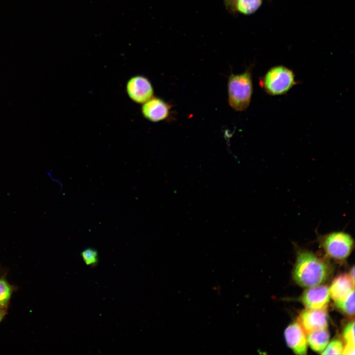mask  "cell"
Returning a JSON list of instances; mask_svg holds the SVG:
<instances>
[{"instance_id": "obj_1", "label": "cell", "mask_w": 355, "mask_h": 355, "mask_svg": "<svg viewBox=\"0 0 355 355\" xmlns=\"http://www.w3.org/2000/svg\"><path fill=\"white\" fill-rule=\"evenodd\" d=\"M327 264L313 252L306 250L298 252L293 272L295 282L303 287L319 285L328 274Z\"/></svg>"}, {"instance_id": "obj_2", "label": "cell", "mask_w": 355, "mask_h": 355, "mask_svg": "<svg viewBox=\"0 0 355 355\" xmlns=\"http://www.w3.org/2000/svg\"><path fill=\"white\" fill-rule=\"evenodd\" d=\"M252 91L249 71L241 74L230 75L228 81V102L233 109L238 111L246 110L250 104Z\"/></svg>"}, {"instance_id": "obj_3", "label": "cell", "mask_w": 355, "mask_h": 355, "mask_svg": "<svg viewBox=\"0 0 355 355\" xmlns=\"http://www.w3.org/2000/svg\"><path fill=\"white\" fill-rule=\"evenodd\" d=\"M296 83L293 71L283 66L269 69L260 81L264 90L272 96L285 94Z\"/></svg>"}, {"instance_id": "obj_4", "label": "cell", "mask_w": 355, "mask_h": 355, "mask_svg": "<svg viewBox=\"0 0 355 355\" xmlns=\"http://www.w3.org/2000/svg\"><path fill=\"white\" fill-rule=\"evenodd\" d=\"M319 241L325 253L336 259L348 257L354 247L352 236L343 231H336L319 235Z\"/></svg>"}, {"instance_id": "obj_5", "label": "cell", "mask_w": 355, "mask_h": 355, "mask_svg": "<svg viewBox=\"0 0 355 355\" xmlns=\"http://www.w3.org/2000/svg\"><path fill=\"white\" fill-rule=\"evenodd\" d=\"M125 88L129 99L136 104L142 105L154 96L151 82L142 75L131 76L127 80Z\"/></svg>"}, {"instance_id": "obj_6", "label": "cell", "mask_w": 355, "mask_h": 355, "mask_svg": "<svg viewBox=\"0 0 355 355\" xmlns=\"http://www.w3.org/2000/svg\"><path fill=\"white\" fill-rule=\"evenodd\" d=\"M297 322L306 334L316 330L327 329V315L325 309L303 310L298 318Z\"/></svg>"}, {"instance_id": "obj_7", "label": "cell", "mask_w": 355, "mask_h": 355, "mask_svg": "<svg viewBox=\"0 0 355 355\" xmlns=\"http://www.w3.org/2000/svg\"><path fill=\"white\" fill-rule=\"evenodd\" d=\"M170 106L163 99L153 97L142 105L141 112L147 120L157 122L167 119L170 114Z\"/></svg>"}, {"instance_id": "obj_8", "label": "cell", "mask_w": 355, "mask_h": 355, "mask_svg": "<svg viewBox=\"0 0 355 355\" xmlns=\"http://www.w3.org/2000/svg\"><path fill=\"white\" fill-rule=\"evenodd\" d=\"M329 287L326 285H317L306 289L301 300L308 309H326L329 301Z\"/></svg>"}, {"instance_id": "obj_9", "label": "cell", "mask_w": 355, "mask_h": 355, "mask_svg": "<svg viewBox=\"0 0 355 355\" xmlns=\"http://www.w3.org/2000/svg\"><path fill=\"white\" fill-rule=\"evenodd\" d=\"M306 334L298 322L290 324L285 330L284 336L286 343L295 354H307L308 343Z\"/></svg>"}, {"instance_id": "obj_10", "label": "cell", "mask_w": 355, "mask_h": 355, "mask_svg": "<svg viewBox=\"0 0 355 355\" xmlns=\"http://www.w3.org/2000/svg\"><path fill=\"white\" fill-rule=\"evenodd\" d=\"M354 284L349 274H344L337 277L329 288L330 296L334 301L347 296L354 290Z\"/></svg>"}, {"instance_id": "obj_11", "label": "cell", "mask_w": 355, "mask_h": 355, "mask_svg": "<svg viewBox=\"0 0 355 355\" xmlns=\"http://www.w3.org/2000/svg\"><path fill=\"white\" fill-rule=\"evenodd\" d=\"M307 343L314 351L320 353L327 345L329 334L327 329H322L307 334Z\"/></svg>"}, {"instance_id": "obj_12", "label": "cell", "mask_w": 355, "mask_h": 355, "mask_svg": "<svg viewBox=\"0 0 355 355\" xmlns=\"http://www.w3.org/2000/svg\"><path fill=\"white\" fill-rule=\"evenodd\" d=\"M262 0H236L235 12L244 15H250L256 12L261 6Z\"/></svg>"}, {"instance_id": "obj_13", "label": "cell", "mask_w": 355, "mask_h": 355, "mask_svg": "<svg viewBox=\"0 0 355 355\" xmlns=\"http://www.w3.org/2000/svg\"><path fill=\"white\" fill-rule=\"evenodd\" d=\"M335 305L340 311L349 316L355 314V290L351 291L347 296L336 300Z\"/></svg>"}, {"instance_id": "obj_14", "label": "cell", "mask_w": 355, "mask_h": 355, "mask_svg": "<svg viewBox=\"0 0 355 355\" xmlns=\"http://www.w3.org/2000/svg\"><path fill=\"white\" fill-rule=\"evenodd\" d=\"M13 288L5 279L0 278V308L7 310Z\"/></svg>"}, {"instance_id": "obj_15", "label": "cell", "mask_w": 355, "mask_h": 355, "mask_svg": "<svg viewBox=\"0 0 355 355\" xmlns=\"http://www.w3.org/2000/svg\"><path fill=\"white\" fill-rule=\"evenodd\" d=\"M80 256L87 266L95 267L99 263V254L95 248H86L81 251Z\"/></svg>"}, {"instance_id": "obj_16", "label": "cell", "mask_w": 355, "mask_h": 355, "mask_svg": "<svg viewBox=\"0 0 355 355\" xmlns=\"http://www.w3.org/2000/svg\"><path fill=\"white\" fill-rule=\"evenodd\" d=\"M343 344L340 340L332 341L325 348L322 355H341L343 350Z\"/></svg>"}, {"instance_id": "obj_17", "label": "cell", "mask_w": 355, "mask_h": 355, "mask_svg": "<svg viewBox=\"0 0 355 355\" xmlns=\"http://www.w3.org/2000/svg\"><path fill=\"white\" fill-rule=\"evenodd\" d=\"M343 337L346 343L355 344V322H350L344 329Z\"/></svg>"}, {"instance_id": "obj_18", "label": "cell", "mask_w": 355, "mask_h": 355, "mask_svg": "<svg viewBox=\"0 0 355 355\" xmlns=\"http://www.w3.org/2000/svg\"><path fill=\"white\" fill-rule=\"evenodd\" d=\"M355 344L352 343H346L343 348L342 354L354 355H355Z\"/></svg>"}, {"instance_id": "obj_19", "label": "cell", "mask_w": 355, "mask_h": 355, "mask_svg": "<svg viewBox=\"0 0 355 355\" xmlns=\"http://www.w3.org/2000/svg\"><path fill=\"white\" fill-rule=\"evenodd\" d=\"M226 8L229 12L234 13V5L236 0H223Z\"/></svg>"}, {"instance_id": "obj_20", "label": "cell", "mask_w": 355, "mask_h": 355, "mask_svg": "<svg viewBox=\"0 0 355 355\" xmlns=\"http://www.w3.org/2000/svg\"><path fill=\"white\" fill-rule=\"evenodd\" d=\"M7 310L0 308V322L3 320L6 314Z\"/></svg>"}, {"instance_id": "obj_21", "label": "cell", "mask_w": 355, "mask_h": 355, "mask_svg": "<svg viewBox=\"0 0 355 355\" xmlns=\"http://www.w3.org/2000/svg\"><path fill=\"white\" fill-rule=\"evenodd\" d=\"M350 277L351 278L353 281L355 283V268L354 267H353L351 271L350 275H349Z\"/></svg>"}]
</instances>
